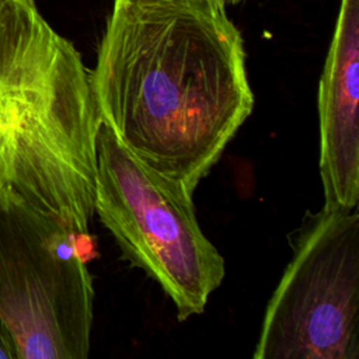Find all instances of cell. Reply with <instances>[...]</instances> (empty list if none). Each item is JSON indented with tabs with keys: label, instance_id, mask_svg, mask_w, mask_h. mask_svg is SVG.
<instances>
[{
	"label": "cell",
	"instance_id": "cell-3",
	"mask_svg": "<svg viewBox=\"0 0 359 359\" xmlns=\"http://www.w3.org/2000/svg\"><path fill=\"white\" fill-rule=\"evenodd\" d=\"M94 212L123 258L156 280L177 318L202 314L226 264L196 220L192 194L142 164L100 122Z\"/></svg>",
	"mask_w": 359,
	"mask_h": 359
},
{
	"label": "cell",
	"instance_id": "cell-4",
	"mask_svg": "<svg viewBox=\"0 0 359 359\" xmlns=\"http://www.w3.org/2000/svg\"><path fill=\"white\" fill-rule=\"evenodd\" d=\"M73 231L0 185V323L18 359H87L94 287Z\"/></svg>",
	"mask_w": 359,
	"mask_h": 359
},
{
	"label": "cell",
	"instance_id": "cell-1",
	"mask_svg": "<svg viewBox=\"0 0 359 359\" xmlns=\"http://www.w3.org/2000/svg\"><path fill=\"white\" fill-rule=\"evenodd\" d=\"M88 74L100 121L191 194L254 108L237 27L182 3L115 1Z\"/></svg>",
	"mask_w": 359,
	"mask_h": 359
},
{
	"label": "cell",
	"instance_id": "cell-5",
	"mask_svg": "<svg viewBox=\"0 0 359 359\" xmlns=\"http://www.w3.org/2000/svg\"><path fill=\"white\" fill-rule=\"evenodd\" d=\"M254 359L359 358V213L306 217L264 313Z\"/></svg>",
	"mask_w": 359,
	"mask_h": 359
},
{
	"label": "cell",
	"instance_id": "cell-9",
	"mask_svg": "<svg viewBox=\"0 0 359 359\" xmlns=\"http://www.w3.org/2000/svg\"><path fill=\"white\" fill-rule=\"evenodd\" d=\"M241 0H222V3L224 4V6H227V4H237V3H240Z\"/></svg>",
	"mask_w": 359,
	"mask_h": 359
},
{
	"label": "cell",
	"instance_id": "cell-6",
	"mask_svg": "<svg viewBox=\"0 0 359 359\" xmlns=\"http://www.w3.org/2000/svg\"><path fill=\"white\" fill-rule=\"evenodd\" d=\"M359 0H341L318 83V168L325 208L359 201Z\"/></svg>",
	"mask_w": 359,
	"mask_h": 359
},
{
	"label": "cell",
	"instance_id": "cell-2",
	"mask_svg": "<svg viewBox=\"0 0 359 359\" xmlns=\"http://www.w3.org/2000/svg\"><path fill=\"white\" fill-rule=\"evenodd\" d=\"M100 122L74 45L35 0H0V185L67 230L88 233Z\"/></svg>",
	"mask_w": 359,
	"mask_h": 359
},
{
	"label": "cell",
	"instance_id": "cell-8",
	"mask_svg": "<svg viewBox=\"0 0 359 359\" xmlns=\"http://www.w3.org/2000/svg\"><path fill=\"white\" fill-rule=\"evenodd\" d=\"M0 359H18L15 345L7 332V330L0 323Z\"/></svg>",
	"mask_w": 359,
	"mask_h": 359
},
{
	"label": "cell",
	"instance_id": "cell-7",
	"mask_svg": "<svg viewBox=\"0 0 359 359\" xmlns=\"http://www.w3.org/2000/svg\"><path fill=\"white\" fill-rule=\"evenodd\" d=\"M121 3H136V1H153V0H115ZM160 1H172V3H182L188 4L191 7H195L202 11H209V13H226V6L222 3V0H160Z\"/></svg>",
	"mask_w": 359,
	"mask_h": 359
}]
</instances>
